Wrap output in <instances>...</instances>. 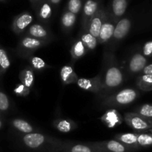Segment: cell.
Here are the masks:
<instances>
[{"label":"cell","instance_id":"6da1fadb","mask_svg":"<svg viewBox=\"0 0 152 152\" xmlns=\"http://www.w3.org/2000/svg\"><path fill=\"white\" fill-rule=\"evenodd\" d=\"M101 73L102 77V89L97 95L99 100L117 91L119 88L121 87L124 83V74L114 51L106 50L104 53Z\"/></svg>","mask_w":152,"mask_h":152},{"label":"cell","instance_id":"7a4b0ae2","mask_svg":"<svg viewBox=\"0 0 152 152\" xmlns=\"http://www.w3.org/2000/svg\"><path fill=\"white\" fill-rule=\"evenodd\" d=\"M19 143L29 151L35 152H59L63 141L44 134H19Z\"/></svg>","mask_w":152,"mask_h":152},{"label":"cell","instance_id":"3957f363","mask_svg":"<svg viewBox=\"0 0 152 152\" xmlns=\"http://www.w3.org/2000/svg\"><path fill=\"white\" fill-rule=\"evenodd\" d=\"M140 96V92L132 88H126L116 91L101 100L102 108H123L134 102Z\"/></svg>","mask_w":152,"mask_h":152},{"label":"cell","instance_id":"277c9868","mask_svg":"<svg viewBox=\"0 0 152 152\" xmlns=\"http://www.w3.org/2000/svg\"><path fill=\"white\" fill-rule=\"evenodd\" d=\"M50 42L24 36L19 40L16 48V54L22 59H28L38 49L47 45Z\"/></svg>","mask_w":152,"mask_h":152},{"label":"cell","instance_id":"5b68a950","mask_svg":"<svg viewBox=\"0 0 152 152\" xmlns=\"http://www.w3.org/2000/svg\"><path fill=\"white\" fill-rule=\"evenodd\" d=\"M124 122L135 133L152 132V120L135 112L126 113Z\"/></svg>","mask_w":152,"mask_h":152},{"label":"cell","instance_id":"8992f818","mask_svg":"<svg viewBox=\"0 0 152 152\" xmlns=\"http://www.w3.org/2000/svg\"><path fill=\"white\" fill-rule=\"evenodd\" d=\"M132 28V21L129 18H121L117 22L114 29V34L111 41V50L114 51V48L127 37Z\"/></svg>","mask_w":152,"mask_h":152},{"label":"cell","instance_id":"52a82bcc","mask_svg":"<svg viewBox=\"0 0 152 152\" xmlns=\"http://www.w3.org/2000/svg\"><path fill=\"white\" fill-rule=\"evenodd\" d=\"M90 143L102 152H134L137 151L134 148L127 146L116 140L91 142Z\"/></svg>","mask_w":152,"mask_h":152},{"label":"cell","instance_id":"ba28073f","mask_svg":"<svg viewBox=\"0 0 152 152\" xmlns=\"http://www.w3.org/2000/svg\"><path fill=\"white\" fill-rule=\"evenodd\" d=\"M116 24L117 22L114 20L110 12L107 10L106 16L98 36V44H106L111 41L115 29Z\"/></svg>","mask_w":152,"mask_h":152},{"label":"cell","instance_id":"9c48e42d","mask_svg":"<svg viewBox=\"0 0 152 152\" xmlns=\"http://www.w3.org/2000/svg\"><path fill=\"white\" fill-rule=\"evenodd\" d=\"M102 73H99L92 78H79L77 85L81 89L92 92L97 96L102 89Z\"/></svg>","mask_w":152,"mask_h":152},{"label":"cell","instance_id":"30bf717a","mask_svg":"<svg viewBox=\"0 0 152 152\" xmlns=\"http://www.w3.org/2000/svg\"><path fill=\"white\" fill-rule=\"evenodd\" d=\"M107 14V10L104 8L102 6H100L96 13L92 16L91 19L88 23L86 29L90 33L91 35L98 38L99 31H100L101 27H102V23L105 19V16Z\"/></svg>","mask_w":152,"mask_h":152},{"label":"cell","instance_id":"8fae6325","mask_svg":"<svg viewBox=\"0 0 152 152\" xmlns=\"http://www.w3.org/2000/svg\"><path fill=\"white\" fill-rule=\"evenodd\" d=\"M59 152H102L90 142H76L63 141Z\"/></svg>","mask_w":152,"mask_h":152},{"label":"cell","instance_id":"7c38bea8","mask_svg":"<svg viewBox=\"0 0 152 152\" xmlns=\"http://www.w3.org/2000/svg\"><path fill=\"white\" fill-rule=\"evenodd\" d=\"M34 21V16L29 12H23L14 18L12 23V31L17 35L22 34Z\"/></svg>","mask_w":152,"mask_h":152},{"label":"cell","instance_id":"4fadbf2b","mask_svg":"<svg viewBox=\"0 0 152 152\" xmlns=\"http://www.w3.org/2000/svg\"><path fill=\"white\" fill-rule=\"evenodd\" d=\"M25 36L48 42H51L53 39V35L50 31L42 25L39 23L31 25L25 31Z\"/></svg>","mask_w":152,"mask_h":152},{"label":"cell","instance_id":"5bb4252c","mask_svg":"<svg viewBox=\"0 0 152 152\" xmlns=\"http://www.w3.org/2000/svg\"><path fill=\"white\" fill-rule=\"evenodd\" d=\"M148 65V59L140 52L134 53L128 62L127 69L130 74H135L142 72L146 65Z\"/></svg>","mask_w":152,"mask_h":152},{"label":"cell","instance_id":"9a60e30c","mask_svg":"<svg viewBox=\"0 0 152 152\" xmlns=\"http://www.w3.org/2000/svg\"><path fill=\"white\" fill-rule=\"evenodd\" d=\"M99 5L98 0H86L83 7V17L81 20V29H86L88 23L92 16L96 13Z\"/></svg>","mask_w":152,"mask_h":152},{"label":"cell","instance_id":"2e32d148","mask_svg":"<svg viewBox=\"0 0 152 152\" xmlns=\"http://www.w3.org/2000/svg\"><path fill=\"white\" fill-rule=\"evenodd\" d=\"M100 121L109 129L120 126L124 121L123 117L115 108L108 110L100 117Z\"/></svg>","mask_w":152,"mask_h":152},{"label":"cell","instance_id":"e0dca14e","mask_svg":"<svg viewBox=\"0 0 152 152\" xmlns=\"http://www.w3.org/2000/svg\"><path fill=\"white\" fill-rule=\"evenodd\" d=\"M10 125L12 129L16 132H19L21 134H26L37 132L36 128L27 120L21 118L13 119L10 122Z\"/></svg>","mask_w":152,"mask_h":152},{"label":"cell","instance_id":"ac0fdd59","mask_svg":"<svg viewBox=\"0 0 152 152\" xmlns=\"http://www.w3.org/2000/svg\"><path fill=\"white\" fill-rule=\"evenodd\" d=\"M53 126L58 132L69 133L77 129V123L70 118H57L53 120Z\"/></svg>","mask_w":152,"mask_h":152},{"label":"cell","instance_id":"d6986e66","mask_svg":"<svg viewBox=\"0 0 152 152\" xmlns=\"http://www.w3.org/2000/svg\"><path fill=\"white\" fill-rule=\"evenodd\" d=\"M128 0H112L111 10L109 12L116 22H118L125 14L128 7Z\"/></svg>","mask_w":152,"mask_h":152},{"label":"cell","instance_id":"ffe728a7","mask_svg":"<svg viewBox=\"0 0 152 152\" xmlns=\"http://www.w3.org/2000/svg\"><path fill=\"white\" fill-rule=\"evenodd\" d=\"M60 78L62 84L67 86V85L77 83L79 77L78 75L76 74V72L73 69L72 66L70 65H64L61 68Z\"/></svg>","mask_w":152,"mask_h":152},{"label":"cell","instance_id":"44dd1931","mask_svg":"<svg viewBox=\"0 0 152 152\" xmlns=\"http://www.w3.org/2000/svg\"><path fill=\"white\" fill-rule=\"evenodd\" d=\"M138 133H120L114 136V140L122 142L127 146L133 148L137 151L140 149L137 145Z\"/></svg>","mask_w":152,"mask_h":152},{"label":"cell","instance_id":"7402d4cb","mask_svg":"<svg viewBox=\"0 0 152 152\" xmlns=\"http://www.w3.org/2000/svg\"><path fill=\"white\" fill-rule=\"evenodd\" d=\"M79 39L83 42L88 50H94L98 45V40L96 37L90 34L87 29H80Z\"/></svg>","mask_w":152,"mask_h":152},{"label":"cell","instance_id":"603a6c76","mask_svg":"<svg viewBox=\"0 0 152 152\" xmlns=\"http://www.w3.org/2000/svg\"><path fill=\"white\" fill-rule=\"evenodd\" d=\"M88 49L80 39L75 40L71 49V56L72 58L73 63L83 57L88 53Z\"/></svg>","mask_w":152,"mask_h":152},{"label":"cell","instance_id":"cb8c5ba5","mask_svg":"<svg viewBox=\"0 0 152 152\" xmlns=\"http://www.w3.org/2000/svg\"><path fill=\"white\" fill-rule=\"evenodd\" d=\"M19 78L22 84L31 89L34 86L35 81L34 71L30 66L26 67L19 72Z\"/></svg>","mask_w":152,"mask_h":152},{"label":"cell","instance_id":"d4e9b609","mask_svg":"<svg viewBox=\"0 0 152 152\" xmlns=\"http://www.w3.org/2000/svg\"><path fill=\"white\" fill-rule=\"evenodd\" d=\"M36 10H37L38 18L43 22H48L51 18L53 9H52L51 4L48 1L41 2Z\"/></svg>","mask_w":152,"mask_h":152},{"label":"cell","instance_id":"484cf974","mask_svg":"<svg viewBox=\"0 0 152 152\" xmlns=\"http://www.w3.org/2000/svg\"><path fill=\"white\" fill-rule=\"evenodd\" d=\"M77 21V15L65 10L61 18V25L65 32L69 33L74 28Z\"/></svg>","mask_w":152,"mask_h":152},{"label":"cell","instance_id":"4316f807","mask_svg":"<svg viewBox=\"0 0 152 152\" xmlns=\"http://www.w3.org/2000/svg\"><path fill=\"white\" fill-rule=\"evenodd\" d=\"M30 63V67L32 68L34 71H37V72H42L47 68H50V65L41 57H39L37 56H29L28 58Z\"/></svg>","mask_w":152,"mask_h":152},{"label":"cell","instance_id":"83f0119b","mask_svg":"<svg viewBox=\"0 0 152 152\" xmlns=\"http://www.w3.org/2000/svg\"><path fill=\"white\" fill-rule=\"evenodd\" d=\"M136 86L142 91H152V74H141L136 80Z\"/></svg>","mask_w":152,"mask_h":152},{"label":"cell","instance_id":"f1b7e54d","mask_svg":"<svg viewBox=\"0 0 152 152\" xmlns=\"http://www.w3.org/2000/svg\"><path fill=\"white\" fill-rule=\"evenodd\" d=\"M10 66V59L7 50L0 45V78L7 72Z\"/></svg>","mask_w":152,"mask_h":152},{"label":"cell","instance_id":"f546056e","mask_svg":"<svg viewBox=\"0 0 152 152\" xmlns=\"http://www.w3.org/2000/svg\"><path fill=\"white\" fill-rule=\"evenodd\" d=\"M138 148H147L152 146V132L138 133Z\"/></svg>","mask_w":152,"mask_h":152},{"label":"cell","instance_id":"4dcf8cb0","mask_svg":"<svg viewBox=\"0 0 152 152\" xmlns=\"http://www.w3.org/2000/svg\"><path fill=\"white\" fill-rule=\"evenodd\" d=\"M11 107V102L9 96L5 92L0 89V114L4 115L7 113Z\"/></svg>","mask_w":152,"mask_h":152},{"label":"cell","instance_id":"1f68e13d","mask_svg":"<svg viewBox=\"0 0 152 152\" xmlns=\"http://www.w3.org/2000/svg\"><path fill=\"white\" fill-rule=\"evenodd\" d=\"M133 112L152 120V103H146L137 107Z\"/></svg>","mask_w":152,"mask_h":152},{"label":"cell","instance_id":"d6a6232c","mask_svg":"<svg viewBox=\"0 0 152 152\" xmlns=\"http://www.w3.org/2000/svg\"><path fill=\"white\" fill-rule=\"evenodd\" d=\"M83 7L82 0H69L67 4V10L77 15Z\"/></svg>","mask_w":152,"mask_h":152},{"label":"cell","instance_id":"836d02e7","mask_svg":"<svg viewBox=\"0 0 152 152\" xmlns=\"http://www.w3.org/2000/svg\"><path fill=\"white\" fill-rule=\"evenodd\" d=\"M30 90L31 89L28 88L25 86H24L22 83H19L15 86L13 88V92L16 96H22V97H25V96H28L30 94Z\"/></svg>","mask_w":152,"mask_h":152},{"label":"cell","instance_id":"e575fe53","mask_svg":"<svg viewBox=\"0 0 152 152\" xmlns=\"http://www.w3.org/2000/svg\"><path fill=\"white\" fill-rule=\"evenodd\" d=\"M142 54L148 59L149 57H152V40L148 41L144 44L142 47Z\"/></svg>","mask_w":152,"mask_h":152},{"label":"cell","instance_id":"d590c367","mask_svg":"<svg viewBox=\"0 0 152 152\" xmlns=\"http://www.w3.org/2000/svg\"><path fill=\"white\" fill-rule=\"evenodd\" d=\"M141 73H142V74H152V62L148 64Z\"/></svg>","mask_w":152,"mask_h":152},{"label":"cell","instance_id":"8d00e7d4","mask_svg":"<svg viewBox=\"0 0 152 152\" xmlns=\"http://www.w3.org/2000/svg\"><path fill=\"white\" fill-rule=\"evenodd\" d=\"M42 0H31V2L32 4L33 7L35 9H37L38 7V6L39 5L40 3H41Z\"/></svg>","mask_w":152,"mask_h":152},{"label":"cell","instance_id":"74e56055","mask_svg":"<svg viewBox=\"0 0 152 152\" xmlns=\"http://www.w3.org/2000/svg\"><path fill=\"white\" fill-rule=\"evenodd\" d=\"M4 117H3V115L0 114V130L4 127Z\"/></svg>","mask_w":152,"mask_h":152},{"label":"cell","instance_id":"f35d334b","mask_svg":"<svg viewBox=\"0 0 152 152\" xmlns=\"http://www.w3.org/2000/svg\"><path fill=\"white\" fill-rule=\"evenodd\" d=\"M50 1V3L51 4H54V5H56V4H59L61 1V0H49Z\"/></svg>","mask_w":152,"mask_h":152},{"label":"cell","instance_id":"ab89813d","mask_svg":"<svg viewBox=\"0 0 152 152\" xmlns=\"http://www.w3.org/2000/svg\"><path fill=\"white\" fill-rule=\"evenodd\" d=\"M0 1H4V0H0Z\"/></svg>","mask_w":152,"mask_h":152}]
</instances>
